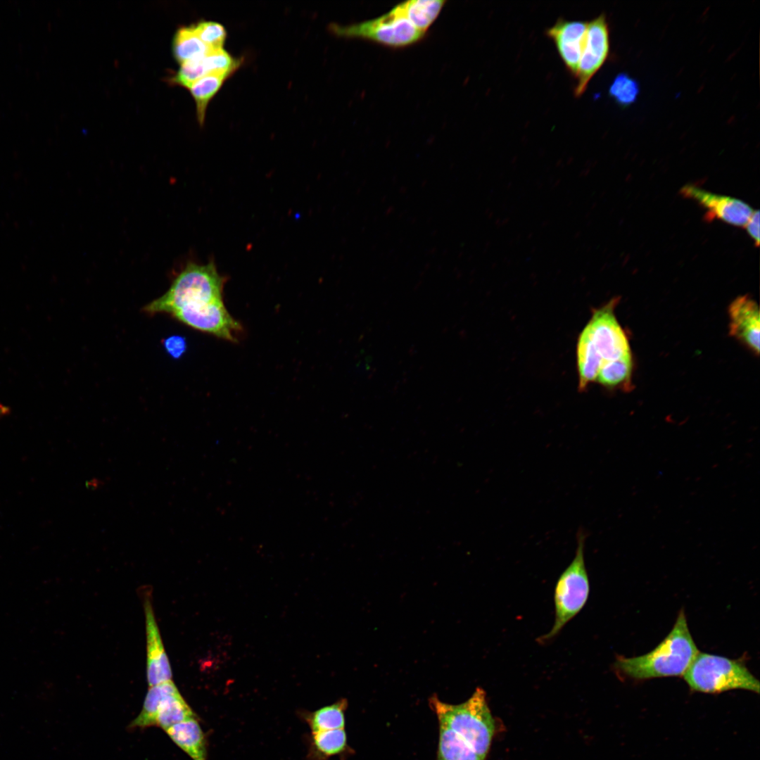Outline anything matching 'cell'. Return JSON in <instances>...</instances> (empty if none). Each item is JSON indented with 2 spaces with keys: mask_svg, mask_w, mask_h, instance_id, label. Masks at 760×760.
<instances>
[{
  "mask_svg": "<svg viewBox=\"0 0 760 760\" xmlns=\"http://www.w3.org/2000/svg\"><path fill=\"white\" fill-rule=\"evenodd\" d=\"M172 53L179 63L200 59L212 51L196 34L192 25L179 27L172 40Z\"/></svg>",
  "mask_w": 760,
  "mask_h": 760,
  "instance_id": "18",
  "label": "cell"
},
{
  "mask_svg": "<svg viewBox=\"0 0 760 760\" xmlns=\"http://www.w3.org/2000/svg\"><path fill=\"white\" fill-rule=\"evenodd\" d=\"M230 76L221 73H209L196 81L189 89L195 101L197 120L200 125L205 120L209 102Z\"/></svg>",
  "mask_w": 760,
  "mask_h": 760,
  "instance_id": "21",
  "label": "cell"
},
{
  "mask_svg": "<svg viewBox=\"0 0 760 760\" xmlns=\"http://www.w3.org/2000/svg\"><path fill=\"white\" fill-rule=\"evenodd\" d=\"M170 316L196 330L229 341H236L242 330L240 323L226 309L223 300L196 310H179Z\"/></svg>",
  "mask_w": 760,
  "mask_h": 760,
  "instance_id": "9",
  "label": "cell"
},
{
  "mask_svg": "<svg viewBox=\"0 0 760 760\" xmlns=\"http://www.w3.org/2000/svg\"><path fill=\"white\" fill-rule=\"evenodd\" d=\"M681 194L705 208L708 220L718 219L732 225L745 226L754 211L738 198L714 194L692 184L684 186Z\"/></svg>",
  "mask_w": 760,
  "mask_h": 760,
  "instance_id": "10",
  "label": "cell"
},
{
  "mask_svg": "<svg viewBox=\"0 0 760 760\" xmlns=\"http://www.w3.org/2000/svg\"><path fill=\"white\" fill-rule=\"evenodd\" d=\"M729 317L731 335L759 355L760 315L756 303L748 296L737 298L729 307Z\"/></svg>",
  "mask_w": 760,
  "mask_h": 760,
  "instance_id": "13",
  "label": "cell"
},
{
  "mask_svg": "<svg viewBox=\"0 0 760 760\" xmlns=\"http://www.w3.org/2000/svg\"><path fill=\"white\" fill-rule=\"evenodd\" d=\"M344 728L312 733L309 739V760H327L344 752L347 747Z\"/></svg>",
  "mask_w": 760,
  "mask_h": 760,
  "instance_id": "15",
  "label": "cell"
},
{
  "mask_svg": "<svg viewBox=\"0 0 760 760\" xmlns=\"http://www.w3.org/2000/svg\"><path fill=\"white\" fill-rule=\"evenodd\" d=\"M146 633V676L149 687L172 680V669L163 645L151 603L144 602Z\"/></svg>",
  "mask_w": 760,
  "mask_h": 760,
  "instance_id": "12",
  "label": "cell"
},
{
  "mask_svg": "<svg viewBox=\"0 0 760 760\" xmlns=\"http://www.w3.org/2000/svg\"><path fill=\"white\" fill-rule=\"evenodd\" d=\"M192 718H198V716L177 690L165 697L160 704L156 726L166 730L175 724Z\"/></svg>",
  "mask_w": 760,
  "mask_h": 760,
  "instance_id": "19",
  "label": "cell"
},
{
  "mask_svg": "<svg viewBox=\"0 0 760 760\" xmlns=\"http://www.w3.org/2000/svg\"><path fill=\"white\" fill-rule=\"evenodd\" d=\"M609 30L606 15L602 13L588 23L585 41L579 61L574 88L576 97L586 90L590 80L601 68L609 53Z\"/></svg>",
  "mask_w": 760,
  "mask_h": 760,
  "instance_id": "8",
  "label": "cell"
},
{
  "mask_svg": "<svg viewBox=\"0 0 760 760\" xmlns=\"http://www.w3.org/2000/svg\"><path fill=\"white\" fill-rule=\"evenodd\" d=\"M347 704V700L341 699L314 711H303L301 716L308 725L311 733L342 729L345 726L344 711Z\"/></svg>",
  "mask_w": 760,
  "mask_h": 760,
  "instance_id": "17",
  "label": "cell"
},
{
  "mask_svg": "<svg viewBox=\"0 0 760 760\" xmlns=\"http://www.w3.org/2000/svg\"><path fill=\"white\" fill-rule=\"evenodd\" d=\"M575 557L560 575L554 593L555 617L553 626L538 639L540 642L555 638L585 606L590 593L589 578L584 560L585 533L578 530Z\"/></svg>",
  "mask_w": 760,
  "mask_h": 760,
  "instance_id": "6",
  "label": "cell"
},
{
  "mask_svg": "<svg viewBox=\"0 0 760 760\" xmlns=\"http://www.w3.org/2000/svg\"><path fill=\"white\" fill-rule=\"evenodd\" d=\"M9 411H10V410H9V408L8 407L0 404V417L6 414L7 413L9 412Z\"/></svg>",
  "mask_w": 760,
  "mask_h": 760,
  "instance_id": "30",
  "label": "cell"
},
{
  "mask_svg": "<svg viewBox=\"0 0 760 760\" xmlns=\"http://www.w3.org/2000/svg\"><path fill=\"white\" fill-rule=\"evenodd\" d=\"M437 760H484L460 737L451 730L439 725V742Z\"/></svg>",
  "mask_w": 760,
  "mask_h": 760,
  "instance_id": "22",
  "label": "cell"
},
{
  "mask_svg": "<svg viewBox=\"0 0 760 760\" xmlns=\"http://www.w3.org/2000/svg\"><path fill=\"white\" fill-rule=\"evenodd\" d=\"M618 301L619 298H614L593 309L590 319L579 334L576 363L580 391L595 382L604 365L631 354L625 332L614 314Z\"/></svg>",
  "mask_w": 760,
  "mask_h": 760,
  "instance_id": "1",
  "label": "cell"
},
{
  "mask_svg": "<svg viewBox=\"0 0 760 760\" xmlns=\"http://www.w3.org/2000/svg\"><path fill=\"white\" fill-rule=\"evenodd\" d=\"M429 704L437 715L439 725L456 733L485 760L495 726L484 690L477 688L467 701L459 704L443 702L436 695L429 699Z\"/></svg>",
  "mask_w": 760,
  "mask_h": 760,
  "instance_id": "4",
  "label": "cell"
},
{
  "mask_svg": "<svg viewBox=\"0 0 760 760\" xmlns=\"http://www.w3.org/2000/svg\"><path fill=\"white\" fill-rule=\"evenodd\" d=\"M330 29L338 37L369 40L393 48L414 44L426 34L416 28L396 6L378 18L348 25L331 24Z\"/></svg>",
  "mask_w": 760,
  "mask_h": 760,
  "instance_id": "7",
  "label": "cell"
},
{
  "mask_svg": "<svg viewBox=\"0 0 760 760\" xmlns=\"http://www.w3.org/2000/svg\"><path fill=\"white\" fill-rule=\"evenodd\" d=\"M224 279L215 263L188 262L173 279L168 290L146 305L143 311L150 315H170L182 308H192L222 300Z\"/></svg>",
  "mask_w": 760,
  "mask_h": 760,
  "instance_id": "3",
  "label": "cell"
},
{
  "mask_svg": "<svg viewBox=\"0 0 760 760\" xmlns=\"http://www.w3.org/2000/svg\"><path fill=\"white\" fill-rule=\"evenodd\" d=\"M445 4L443 0H411L395 6L416 28L426 33Z\"/></svg>",
  "mask_w": 760,
  "mask_h": 760,
  "instance_id": "16",
  "label": "cell"
},
{
  "mask_svg": "<svg viewBox=\"0 0 760 760\" xmlns=\"http://www.w3.org/2000/svg\"><path fill=\"white\" fill-rule=\"evenodd\" d=\"M689 688L704 693L742 689L759 692L758 679L741 661L699 652L683 674Z\"/></svg>",
  "mask_w": 760,
  "mask_h": 760,
  "instance_id": "5",
  "label": "cell"
},
{
  "mask_svg": "<svg viewBox=\"0 0 760 760\" xmlns=\"http://www.w3.org/2000/svg\"><path fill=\"white\" fill-rule=\"evenodd\" d=\"M632 369L631 354L604 365L600 369L595 382L614 388L628 384Z\"/></svg>",
  "mask_w": 760,
  "mask_h": 760,
  "instance_id": "23",
  "label": "cell"
},
{
  "mask_svg": "<svg viewBox=\"0 0 760 760\" xmlns=\"http://www.w3.org/2000/svg\"><path fill=\"white\" fill-rule=\"evenodd\" d=\"M101 481H99L98 479H92V480L89 481L88 483H87V486H89L90 487V488H91V489L92 488L93 489H95V488L96 489L99 487V486L101 485Z\"/></svg>",
  "mask_w": 760,
  "mask_h": 760,
  "instance_id": "29",
  "label": "cell"
},
{
  "mask_svg": "<svg viewBox=\"0 0 760 760\" xmlns=\"http://www.w3.org/2000/svg\"><path fill=\"white\" fill-rule=\"evenodd\" d=\"M698 653L682 609L670 633L654 650L641 656L619 657L614 668L635 680L683 676Z\"/></svg>",
  "mask_w": 760,
  "mask_h": 760,
  "instance_id": "2",
  "label": "cell"
},
{
  "mask_svg": "<svg viewBox=\"0 0 760 760\" xmlns=\"http://www.w3.org/2000/svg\"><path fill=\"white\" fill-rule=\"evenodd\" d=\"M587 28L588 22L566 20L559 18L545 31L546 36L554 42L568 72L575 78L585 41Z\"/></svg>",
  "mask_w": 760,
  "mask_h": 760,
  "instance_id": "11",
  "label": "cell"
},
{
  "mask_svg": "<svg viewBox=\"0 0 760 760\" xmlns=\"http://www.w3.org/2000/svg\"><path fill=\"white\" fill-rule=\"evenodd\" d=\"M172 680L149 687L139 715L129 724L130 728H146L156 726V718L160 704L167 695L177 690Z\"/></svg>",
  "mask_w": 760,
  "mask_h": 760,
  "instance_id": "20",
  "label": "cell"
},
{
  "mask_svg": "<svg viewBox=\"0 0 760 760\" xmlns=\"http://www.w3.org/2000/svg\"><path fill=\"white\" fill-rule=\"evenodd\" d=\"M192 26L198 37L210 49H223L227 32L222 25L212 21H201Z\"/></svg>",
  "mask_w": 760,
  "mask_h": 760,
  "instance_id": "26",
  "label": "cell"
},
{
  "mask_svg": "<svg viewBox=\"0 0 760 760\" xmlns=\"http://www.w3.org/2000/svg\"><path fill=\"white\" fill-rule=\"evenodd\" d=\"M165 732L192 760L207 759V740L198 718L175 724Z\"/></svg>",
  "mask_w": 760,
  "mask_h": 760,
  "instance_id": "14",
  "label": "cell"
},
{
  "mask_svg": "<svg viewBox=\"0 0 760 760\" xmlns=\"http://www.w3.org/2000/svg\"><path fill=\"white\" fill-rule=\"evenodd\" d=\"M640 92L638 82L626 73H620L613 80L609 88V94L621 107L633 103Z\"/></svg>",
  "mask_w": 760,
  "mask_h": 760,
  "instance_id": "24",
  "label": "cell"
},
{
  "mask_svg": "<svg viewBox=\"0 0 760 760\" xmlns=\"http://www.w3.org/2000/svg\"><path fill=\"white\" fill-rule=\"evenodd\" d=\"M747 231L749 236L754 240L756 246L759 243V211L756 210L753 211L751 217L745 224Z\"/></svg>",
  "mask_w": 760,
  "mask_h": 760,
  "instance_id": "28",
  "label": "cell"
},
{
  "mask_svg": "<svg viewBox=\"0 0 760 760\" xmlns=\"http://www.w3.org/2000/svg\"><path fill=\"white\" fill-rule=\"evenodd\" d=\"M208 74L209 71L203 57L181 63L178 70L167 80L170 84L189 89L196 81Z\"/></svg>",
  "mask_w": 760,
  "mask_h": 760,
  "instance_id": "25",
  "label": "cell"
},
{
  "mask_svg": "<svg viewBox=\"0 0 760 760\" xmlns=\"http://www.w3.org/2000/svg\"><path fill=\"white\" fill-rule=\"evenodd\" d=\"M163 345L167 353L173 359L180 358L186 350V339L181 336H169L163 340Z\"/></svg>",
  "mask_w": 760,
  "mask_h": 760,
  "instance_id": "27",
  "label": "cell"
}]
</instances>
